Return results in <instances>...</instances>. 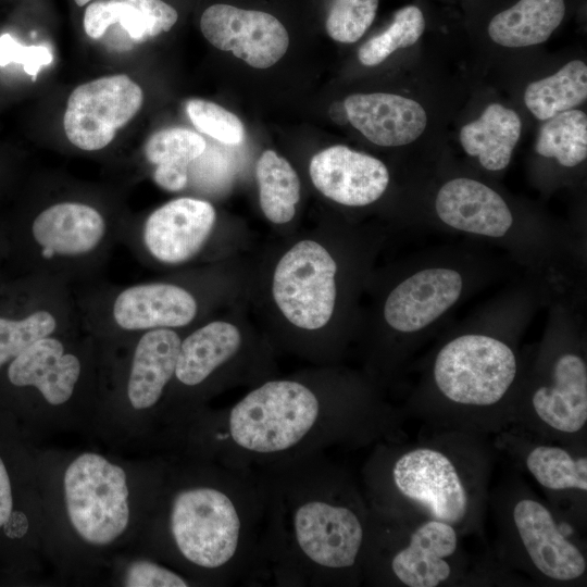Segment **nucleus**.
Returning <instances> with one entry per match:
<instances>
[{
	"label": "nucleus",
	"mask_w": 587,
	"mask_h": 587,
	"mask_svg": "<svg viewBox=\"0 0 587 587\" xmlns=\"http://www.w3.org/2000/svg\"><path fill=\"white\" fill-rule=\"evenodd\" d=\"M255 471L266 494L261 576L286 587L361 583L370 508L348 472L324 453Z\"/></svg>",
	"instance_id": "nucleus-1"
},
{
	"label": "nucleus",
	"mask_w": 587,
	"mask_h": 587,
	"mask_svg": "<svg viewBox=\"0 0 587 587\" xmlns=\"http://www.w3.org/2000/svg\"><path fill=\"white\" fill-rule=\"evenodd\" d=\"M316 388L267 379L225 411L205 416L201 444L210 459L257 470L364 444L389 432L394 415L364 389Z\"/></svg>",
	"instance_id": "nucleus-2"
},
{
	"label": "nucleus",
	"mask_w": 587,
	"mask_h": 587,
	"mask_svg": "<svg viewBox=\"0 0 587 587\" xmlns=\"http://www.w3.org/2000/svg\"><path fill=\"white\" fill-rule=\"evenodd\" d=\"M538 300L532 285L513 290L446 336L421 379L423 401L452 417L513 408L527 366L519 340Z\"/></svg>",
	"instance_id": "nucleus-3"
},
{
	"label": "nucleus",
	"mask_w": 587,
	"mask_h": 587,
	"mask_svg": "<svg viewBox=\"0 0 587 587\" xmlns=\"http://www.w3.org/2000/svg\"><path fill=\"white\" fill-rule=\"evenodd\" d=\"M204 478L179 488L170 501L175 550L220 585L257 580L266 507L260 473L216 461Z\"/></svg>",
	"instance_id": "nucleus-4"
},
{
	"label": "nucleus",
	"mask_w": 587,
	"mask_h": 587,
	"mask_svg": "<svg viewBox=\"0 0 587 587\" xmlns=\"http://www.w3.org/2000/svg\"><path fill=\"white\" fill-rule=\"evenodd\" d=\"M470 451L449 442L378 445L363 470L369 507L470 530L478 517L484 473Z\"/></svg>",
	"instance_id": "nucleus-5"
},
{
	"label": "nucleus",
	"mask_w": 587,
	"mask_h": 587,
	"mask_svg": "<svg viewBox=\"0 0 587 587\" xmlns=\"http://www.w3.org/2000/svg\"><path fill=\"white\" fill-rule=\"evenodd\" d=\"M478 250L457 246L419 254L387 292L383 322L405 349L416 348L457 307L501 274V263Z\"/></svg>",
	"instance_id": "nucleus-6"
},
{
	"label": "nucleus",
	"mask_w": 587,
	"mask_h": 587,
	"mask_svg": "<svg viewBox=\"0 0 587 587\" xmlns=\"http://www.w3.org/2000/svg\"><path fill=\"white\" fill-rule=\"evenodd\" d=\"M574 311L570 303H552L544 339L514 403L541 428L562 436L580 434L587 423L585 338Z\"/></svg>",
	"instance_id": "nucleus-7"
},
{
	"label": "nucleus",
	"mask_w": 587,
	"mask_h": 587,
	"mask_svg": "<svg viewBox=\"0 0 587 587\" xmlns=\"http://www.w3.org/2000/svg\"><path fill=\"white\" fill-rule=\"evenodd\" d=\"M370 508V507H369ZM459 530L433 519L398 516L370 508L362 582L437 587L450 582L460 551Z\"/></svg>",
	"instance_id": "nucleus-8"
},
{
	"label": "nucleus",
	"mask_w": 587,
	"mask_h": 587,
	"mask_svg": "<svg viewBox=\"0 0 587 587\" xmlns=\"http://www.w3.org/2000/svg\"><path fill=\"white\" fill-rule=\"evenodd\" d=\"M126 226L99 207L78 200L57 201L39 210L28 226L35 274L87 285L100 273Z\"/></svg>",
	"instance_id": "nucleus-9"
},
{
	"label": "nucleus",
	"mask_w": 587,
	"mask_h": 587,
	"mask_svg": "<svg viewBox=\"0 0 587 587\" xmlns=\"http://www.w3.org/2000/svg\"><path fill=\"white\" fill-rule=\"evenodd\" d=\"M76 292L83 325L90 333L137 335L158 328L188 326L199 304L186 287L170 282H143L124 287H95Z\"/></svg>",
	"instance_id": "nucleus-10"
},
{
	"label": "nucleus",
	"mask_w": 587,
	"mask_h": 587,
	"mask_svg": "<svg viewBox=\"0 0 587 587\" xmlns=\"http://www.w3.org/2000/svg\"><path fill=\"white\" fill-rule=\"evenodd\" d=\"M68 519L77 534L95 546L114 541L129 521L128 487L122 467L86 452L64 474Z\"/></svg>",
	"instance_id": "nucleus-11"
},
{
	"label": "nucleus",
	"mask_w": 587,
	"mask_h": 587,
	"mask_svg": "<svg viewBox=\"0 0 587 587\" xmlns=\"http://www.w3.org/2000/svg\"><path fill=\"white\" fill-rule=\"evenodd\" d=\"M338 266L329 251L314 240H301L278 261L272 292L282 314L298 328L326 326L336 308Z\"/></svg>",
	"instance_id": "nucleus-12"
},
{
	"label": "nucleus",
	"mask_w": 587,
	"mask_h": 587,
	"mask_svg": "<svg viewBox=\"0 0 587 587\" xmlns=\"http://www.w3.org/2000/svg\"><path fill=\"white\" fill-rule=\"evenodd\" d=\"M142 101L140 86L125 74L82 84L67 99L63 117L65 135L80 150H101L137 114Z\"/></svg>",
	"instance_id": "nucleus-13"
},
{
	"label": "nucleus",
	"mask_w": 587,
	"mask_h": 587,
	"mask_svg": "<svg viewBox=\"0 0 587 587\" xmlns=\"http://www.w3.org/2000/svg\"><path fill=\"white\" fill-rule=\"evenodd\" d=\"M215 221L216 212L210 202L176 198L153 210L139 230L127 228L124 241L160 264L180 265L202 250Z\"/></svg>",
	"instance_id": "nucleus-14"
},
{
	"label": "nucleus",
	"mask_w": 587,
	"mask_h": 587,
	"mask_svg": "<svg viewBox=\"0 0 587 587\" xmlns=\"http://www.w3.org/2000/svg\"><path fill=\"white\" fill-rule=\"evenodd\" d=\"M205 39L222 51H229L248 65L267 68L286 53L289 36L279 20L270 13L212 4L200 18Z\"/></svg>",
	"instance_id": "nucleus-15"
},
{
	"label": "nucleus",
	"mask_w": 587,
	"mask_h": 587,
	"mask_svg": "<svg viewBox=\"0 0 587 587\" xmlns=\"http://www.w3.org/2000/svg\"><path fill=\"white\" fill-rule=\"evenodd\" d=\"M511 521L523 555L537 573L555 583H572L585 575L584 552L563 533L541 501L520 497L512 504Z\"/></svg>",
	"instance_id": "nucleus-16"
},
{
	"label": "nucleus",
	"mask_w": 587,
	"mask_h": 587,
	"mask_svg": "<svg viewBox=\"0 0 587 587\" xmlns=\"http://www.w3.org/2000/svg\"><path fill=\"white\" fill-rule=\"evenodd\" d=\"M309 173L326 198L347 207H365L385 193L390 175L377 158L337 145L314 154Z\"/></svg>",
	"instance_id": "nucleus-17"
},
{
	"label": "nucleus",
	"mask_w": 587,
	"mask_h": 587,
	"mask_svg": "<svg viewBox=\"0 0 587 587\" xmlns=\"http://www.w3.org/2000/svg\"><path fill=\"white\" fill-rule=\"evenodd\" d=\"M80 324L74 287L49 276L25 311L0 314V369L34 342Z\"/></svg>",
	"instance_id": "nucleus-18"
},
{
	"label": "nucleus",
	"mask_w": 587,
	"mask_h": 587,
	"mask_svg": "<svg viewBox=\"0 0 587 587\" xmlns=\"http://www.w3.org/2000/svg\"><path fill=\"white\" fill-rule=\"evenodd\" d=\"M75 328L38 340L10 361L9 382L37 389L51 405L67 402L83 375V360L67 341Z\"/></svg>",
	"instance_id": "nucleus-19"
},
{
	"label": "nucleus",
	"mask_w": 587,
	"mask_h": 587,
	"mask_svg": "<svg viewBox=\"0 0 587 587\" xmlns=\"http://www.w3.org/2000/svg\"><path fill=\"white\" fill-rule=\"evenodd\" d=\"M347 120L371 142L399 147L413 142L427 124L415 100L386 92L354 93L344 101Z\"/></svg>",
	"instance_id": "nucleus-20"
},
{
	"label": "nucleus",
	"mask_w": 587,
	"mask_h": 587,
	"mask_svg": "<svg viewBox=\"0 0 587 587\" xmlns=\"http://www.w3.org/2000/svg\"><path fill=\"white\" fill-rule=\"evenodd\" d=\"M126 395L137 410L153 408L172 383L180 335L171 328H158L135 335Z\"/></svg>",
	"instance_id": "nucleus-21"
},
{
	"label": "nucleus",
	"mask_w": 587,
	"mask_h": 587,
	"mask_svg": "<svg viewBox=\"0 0 587 587\" xmlns=\"http://www.w3.org/2000/svg\"><path fill=\"white\" fill-rule=\"evenodd\" d=\"M239 328L225 321H212L182 338L173 379L182 387L207 385L241 354Z\"/></svg>",
	"instance_id": "nucleus-22"
},
{
	"label": "nucleus",
	"mask_w": 587,
	"mask_h": 587,
	"mask_svg": "<svg viewBox=\"0 0 587 587\" xmlns=\"http://www.w3.org/2000/svg\"><path fill=\"white\" fill-rule=\"evenodd\" d=\"M517 113L499 103L489 104L476 120L460 130V142L467 155L489 172L504 170L511 162L521 136Z\"/></svg>",
	"instance_id": "nucleus-23"
},
{
	"label": "nucleus",
	"mask_w": 587,
	"mask_h": 587,
	"mask_svg": "<svg viewBox=\"0 0 587 587\" xmlns=\"http://www.w3.org/2000/svg\"><path fill=\"white\" fill-rule=\"evenodd\" d=\"M564 14V0H520L492 17L488 35L509 48L539 45L549 39Z\"/></svg>",
	"instance_id": "nucleus-24"
},
{
	"label": "nucleus",
	"mask_w": 587,
	"mask_h": 587,
	"mask_svg": "<svg viewBox=\"0 0 587 587\" xmlns=\"http://www.w3.org/2000/svg\"><path fill=\"white\" fill-rule=\"evenodd\" d=\"M204 138L188 128H164L152 134L145 145V157L155 165L154 183L164 190H182L188 182V167L205 150Z\"/></svg>",
	"instance_id": "nucleus-25"
},
{
	"label": "nucleus",
	"mask_w": 587,
	"mask_h": 587,
	"mask_svg": "<svg viewBox=\"0 0 587 587\" xmlns=\"http://www.w3.org/2000/svg\"><path fill=\"white\" fill-rule=\"evenodd\" d=\"M587 98V66L574 60L551 76L528 84L524 102L533 115L546 121L582 104Z\"/></svg>",
	"instance_id": "nucleus-26"
},
{
	"label": "nucleus",
	"mask_w": 587,
	"mask_h": 587,
	"mask_svg": "<svg viewBox=\"0 0 587 587\" xmlns=\"http://www.w3.org/2000/svg\"><path fill=\"white\" fill-rule=\"evenodd\" d=\"M255 176L260 207L265 217L275 224L291 221L300 199V179L290 163L273 150L258 160Z\"/></svg>",
	"instance_id": "nucleus-27"
},
{
	"label": "nucleus",
	"mask_w": 587,
	"mask_h": 587,
	"mask_svg": "<svg viewBox=\"0 0 587 587\" xmlns=\"http://www.w3.org/2000/svg\"><path fill=\"white\" fill-rule=\"evenodd\" d=\"M524 464L545 489L587 492L586 454H575L561 446L538 444L526 451Z\"/></svg>",
	"instance_id": "nucleus-28"
},
{
	"label": "nucleus",
	"mask_w": 587,
	"mask_h": 587,
	"mask_svg": "<svg viewBox=\"0 0 587 587\" xmlns=\"http://www.w3.org/2000/svg\"><path fill=\"white\" fill-rule=\"evenodd\" d=\"M535 150L563 167L572 168L583 163L587 158L586 113L571 109L548 118L539 129Z\"/></svg>",
	"instance_id": "nucleus-29"
},
{
	"label": "nucleus",
	"mask_w": 587,
	"mask_h": 587,
	"mask_svg": "<svg viewBox=\"0 0 587 587\" xmlns=\"http://www.w3.org/2000/svg\"><path fill=\"white\" fill-rule=\"evenodd\" d=\"M425 29V18L415 5L396 12L390 26L382 34L369 39L358 51L359 61L374 66L385 61L400 48L414 45Z\"/></svg>",
	"instance_id": "nucleus-30"
},
{
	"label": "nucleus",
	"mask_w": 587,
	"mask_h": 587,
	"mask_svg": "<svg viewBox=\"0 0 587 587\" xmlns=\"http://www.w3.org/2000/svg\"><path fill=\"white\" fill-rule=\"evenodd\" d=\"M117 22L134 40L140 41L148 37L146 17L127 1L98 0L91 2L85 10L84 29L92 39L101 38L108 27Z\"/></svg>",
	"instance_id": "nucleus-31"
},
{
	"label": "nucleus",
	"mask_w": 587,
	"mask_h": 587,
	"mask_svg": "<svg viewBox=\"0 0 587 587\" xmlns=\"http://www.w3.org/2000/svg\"><path fill=\"white\" fill-rule=\"evenodd\" d=\"M378 0H333L325 27L335 41H358L373 23Z\"/></svg>",
	"instance_id": "nucleus-32"
},
{
	"label": "nucleus",
	"mask_w": 587,
	"mask_h": 587,
	"mask_svg": "<svg viewBox=\"0 0 587 587\" xmlns=\"http://www.w3.org/2000/svg\"><path fill=\"white\" fill-rule=\"evenodd\" d=\"M186 112L193 126L215 140L225 145H239L245 138V127L234 113L217 103L191 99L186 104Z\"/></svg>",
	"instance_id": "nucleus-33"
},
{
	"label": "nucleus",
	"mask_w": 587,
	"mask_h": 587,
	"mask_svg": "<svg viewBox=\"0 0 587 587\" xmlns=\"http://www.w3.org/2000/svg\"><path fill=\"white\" fill-rule=\"evenodd\" d=\"M53 60L52 53L42 46H22L9 34L0 36V66L22 64L26 74L35 79L38 72Z\"/></svg>",
	"instance_id": "nucleus-34"
},
{
	"label": "nucleus",
	"mask_w": 587,
	"mask_h": 587,
	"mask_svg": "<svg viewBox=\"0 0 587 587\" xmlns=\"http://www.w3.org/2000/svg\"><path fill=\"white\" fill-rule=\"evenodd\" d=\"M124 585L127 587H186L190 584L180 574L163 565L139 560L127 567Z\"/></svg>",
	"instance_id": "nucleus-35"
},
{
	"label": "nucleus",
	"mask_w": 587,
	"mask_h": 587,
	"mask_svg": "<svg viewBox=\"0 0 587 587\" xmlns=\"http://www.w3.org/2000/svg\"><path fill=\"white\" fill-rule=\"evenodd\" d=\"M136 7L148 23V37L168 32L177 22V11L163 0H126Z\"/></svg>",
	"instance_id": "nucleus-36"
},
{
	"label": "nucleus",
	"mask_w": 587,
	"mask_h": 587,
	"mask_svg": "<svg viewBox=\"0 0 587 587\" xmlns=\"http://www.w3.org/2000/svg\"><path fill=\"white\" fill-rule=\"evenodd\" d=\"M12 490L10 477L0 458V527L8 522L12 513Z\"/></svg>",
	"instance_id": "nucleus-37"
},
{
	"label": "nucleus",
	"mask_w": 587,
	"mask_h": 587,
	"mask_svg": "<svg viewBox=\"0 0 587 587\" xmlns=\"http://www.w3.org/2000/svg\"><path fill=\"white\" fill-rule=\"evenodd\" d=\"M339 104L338 102H335L330 109H329V115L330 117L336 122V123H339V124H344L347 120V115H341L340 112H344L345 111V107H344V103L341 105V108H339Z\"/></svg>",
	"instance_id": "nucleus-38"
},
{
	"label": "nucleus",
	"mask_w": 587,
	"mask_h": 587,
	"mask_svg": "<svg viewBox=\"0 0 587 587\" xmlns=\"http://www.w3.org/2000/svg\"><path fill=\"white\" fill-rule=\"evenodd\" d=\"M74 1H75V3L77 5L83 7V5L87 4V3H89L91 0H74Z\"/></svg>",
	"instance_id": "nucleus-39"
}]
</instances>
